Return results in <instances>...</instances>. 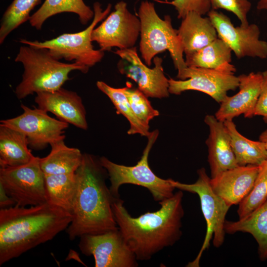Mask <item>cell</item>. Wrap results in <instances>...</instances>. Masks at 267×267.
I'll return each mask as SVG.
<instances>
[{
    "mask_svg": "<svg viewBox=\"0 0 267 267\" xmlns=\"http://www.w3.org/2000/svg\"><path fill=\"white\" fill-rule=\"evenodd\" d=\"M238 77V92L233 96H227L215 113V117L220 121L233 120L242 114L247 118L254 116L263 82L262 72H251Z\"/></svg>",
    "mask_w": 267,
    "mask_h": 267,
    "instance_id": "16",
    "label": "cell"
},
{
    "mask_svg": "<svg viewBox=\"0 0 267 267\" xmlns=\"http://www.w3.org/2000/svg\"><path fill=\"white\" fill-rule=\"evenodd\" d=\"M77 189L72 211L73 219L66 229L69 238L84 234H101L118 228L112 206L115 197L107 185L108 177L99 158L84 153L76 172Z\"/></svg>",
    "mask_w": 267,
    "mask_h": 267,
    "instance_id": "3",
    "label": "cell"
},
{
    "mask_svg": "<svg viewBox=\"0 0 267 267\" xmlns=\"http://www.w3.org/2000/svg\"><path fill=\"white\" fill-rule=\"evenodd\" d=\"M14 61L22 63L24 69L22 81L15 90L19 99L34 93L58 90L70 79L71 71L87 73L89 70L76 62H61L46 48L26 44L20 46Z\"/></svg>",
    "mask_w": 267,
    "mask_h": 267,
    "instance_id": "4",
    "label": "cell"
},
{
    "mask_svg": "<svg viewBox=\"0 0 267 267\" xmlns=\"http://www.w3.org/2000/svg\"><path fill=\"white\" fill-rule=\"evenodd\" d=\"M232 50L218 38L199 50L185 55L187 67L216 69L234 74L236 68L231 63Z\"/></svg>",
    "mask_w": 267,
    "mask_h": 267,
    "instance_id": "22",
    "label": "cell"
},
{
    "mask_svg": "<svg viewBox=\"0 0 267 267\" xmlns=\"http://www.w3.org/2000/svg\"><path fill=\"white\" fill-rule=\"evenodd\" d=\"M165 3L174 6L178 19H182L189 12H195L204 15L211 9L209 0H173L165 1Z\"/></svg>",
    "mask_w": 267,
    "mask_h": 267,
    "instance_id": "33",
    "label": "cell"
},
{
    "mask_svg": "<svg viewBox=\"0 0 267 267\" xmlns=\"http://www.w3.org/2000/svg\"><path fill=\"white\" fill-rule=\"evenodd\" d=\"M198 178L193 183H184L172 179L173 186L179 190L198 195L201 208L206 223V232L202 247L195 259L186 266L198 267L203 252L210 246L213 239V245L219 248L224 242L225 232L224 226L225 217L230 207L213 190L206 170L201 168L197 170Z\"/></svg>",
    "mask_w": 267,
    "mask_h": 267,
    "instance_id": "8",
    "label": "cell"
},
{
    "mask_svg": "<svg viewBox=\"0 0 267 267\" xmlns=\"http://www.w3.org/2000/svg\"><path fill=\"white\" fill-rule=\"evenodd\" d=\"M259 169V165H249L227 170L211 178V187L230 207L239 204L252 189Z\"/></svg>",
    "mask_w": 267,
    "mask_h": 267,
    "instance_id": "18",
    "label": "cell"
},
{
    "mask_svg": "<svg viewBox=\"0 0 267 267\" xmlns=\"http://www.w3.org/2000/svg\"><path fill=\"white\" fill-rule=\"evenodd\" d=\"M159 134L158 130L150 132L148 142L140 159L133 166L115 163L105 157L99 158L102 166L107 172L112 194L120 197L119 189L124 184H132L147 188L154 200L158 203L172 197L176 188L172 183V178L167 179L157 176L148 163L150 151Z\"/></svg>",
    "mask_w": 267,
    "mask_h": 267,
    "instance_id": "6",
    "label": "cell"
},
{
    "mask_svg": "<svg viewBox=\"0 0 267 267\" xmlns=\"http://www.w3.org/2000/svg\"><path fill=\"white\" fill-rule=\"evenodd\" d=\"M40 157L16 167L0 168V184L20 207L35 206L46 202L45 175L41 169Z\"/></svg>",
    "mask_w": 267,
    "mask_h": 267,
    "instance_id": "9",
    "label": "cell"
},
{
    "mask_svg": "<svg viewBox=\"0 0 267 267\" xmlns=\"http://www.w3.org/2000/svg\"><path fill=\"white\" fill-rule=\"evenodd\" d=\"M203 16L189 12L182 19L178 32L185 55L200 50L218 38L209 18Z\"/></svg>",
    "mask_w": 267,
    "mask_h": 267,
    "instance_id": "20",
    "label": "cell"
},
{
    "mask_svg": "<svg viewBox=\"0 0 267 267\" xmlns=\"http://www.w3.org/2000/svg\"><path fill=\"white\" fill-rule=\"evenodd\" d=\"M176 80L169 79L170 94L178 95L193 90L202 92L221 103L228 96L229 90H235L239 86L238 77L234 74L216 69L187 67Z\"/></svg>",
    "mask_w": 267,
    "mask_h": 267,
    "instance_id": "12",
    "label": "cell"
},
{
    "mask_svg": "<svg viewBox=\"0 0 267 267\" xmlns=\"http://www.w3.org/2000/svg\"><path fill=\"white\" fill-rule=\"evenodd\" d=\"M63 12H71L79 16L80 22L86 25L94 17V11L83 0H45L29 20L31 26L41 30L49 17Z\"/></svg>",
    "mask_w": 267,
    "mask_h": 267,
    "instance_id": "25",
    "label": "cell"
},
{
    "mask_svg": "<svg viewBox=\"0 0 267 267\" xmlns=\"http://www.w3.org/2000/svg\"><path fill=\"white\" fill-rule=\"evenodd\" d=\"M38 108L55 115L62 121L84 130L88 129L86 111L82 98L75 91L60 88L36 93Z\"/></svg>",
    "mask_w": 267,
    "mask_h": 267,
    "instance_id": "17",
    "label": "cell"
},
{
    "mask_svg": "<svg viewBox=\"0 0 267 267\" xmlns=\"http://www.w3.org/2000/svg\"><path fill=\"white\" fill-rule=\"evenodd\" d=\"M257 8L259 10H267V0H259L257 4Z\"/></svg>",
    "mask_w": 267,
    "mask_h": 267,
    "instance_id": "36",
    "label": "cell"
},
{
    "mask_svg": "<svg viewBox=\"0 0 267 267\" xmlns=\"http://www.w3.org/2000/svg\"><path fill=\"white\" fill-rule=\"evenodd\" d=\"M71 213L45 202L0 210V266L66 229Z\"/></svg>",
    "mask_w": 267,
    "mask_h": 267,
    "instance_id": "2",
    "label": "cell"
},
{
    "mask_svg": "<svg viewBox=\"0 0 267 267\" xmlns=\"http://www.w3.org/2000/svg\"><path fill=\"white\" fill-rule=\"evenodd\" d=\"M22 114L0 121L1 125L19 131L27 138L29 146L34 150H42L48 145L64 140L65 130L69 124L53 118L47 112L38 108H30L21 104Z\"/></svg>",
    "mask_w": 267,
    "mask_h": 267,
    "instance_id": "10",
    "label": "cell"
},
{
    "mask_svg": "<svg viewBox=\"0 0 267 267\" xmlns=\"http://www.w3.org/2000/svg\"><path fill=\"white\" fill-rule=\"evenodd\" d=\"M28 146L24 134L0 125V167L19 166L30 162L35 156Z\"/></svg>",
    "mask_w": 267,
    "mask_h": 267,
    "instance_id": "23",
    "label": "cell"
},
{
    "mask_svg": "<svg viewBox=\"0 0 267 267\" xmlns=\"http://www.w3.org/2000/svg\"><path fill=\"white\" fill-rule=\"evenodd\" d=\"M111 7L109 3L103 10L100 3L95 2L93 20L86 29L81 32L64 33L43 42L20 39L19 42L35 47L46 48L57 60L64 59L68 61H74L89 69L99 62L104 55V51L94 49L91 44V34L97 23L109 14Z\"/></svg>",
    "mask_w": 267,
    "mask_h": 267,
    "instance_id": "7",
    "label": "cell"
},
{
    "mask_svg": "<svg viewBox=\"0 0 267 267\" xmlns=\"http://www.w3.org/2000/svg\"><path fill=\"white\" fill-rule=\"evenodd\" d=\"M122 89L135 116L146 128L149 130V122L159 115V111L152 106L148 97L138 89L133 88L131 83H127V86Z\"/></svg>",
    "mask_w": 267,
    "mask_h": 267,
    "instance_id": "31",
    "label": "cell"
},
{
    "mask_svg": "<svg viewBox=\"0 0 267 267\" xmlns=\"http://www.w3.org/2000/svg\"><path fill=\"white\" fill-rule=\"evenodd\" d=\"M140 21L139 51L147 66H150L156 55L168 50L178 75L187 66L183 58V48L178 30L173 28L169 15L163 19L158 15L154 4L148 0L141 2L138 13Z\"/></svg>",
    "mask_w": 267,
    "mask_h": 267,
    "instance_id": "5",
    "label": "cell"
},
{
    "mask_svg": "<svg viewBox=\"0 0 267 267\" xmlns=\"http://www.w3.org/2000/svg\"><path fill=\"white\" fill-rule=\"evenodd\" d=\"M207 15L218 38L226 43L237 58H267V42L260 39L261 32L257 24L235 26L227 15L212 9Z\"/></svg>",
    "mask_w": 267,
    "mask_h": 267,
    "instance_id": "13",
    "label": "cell"
},
{
    "mask_svg": "<svg viewBox=\"0 0 267 267\" xmlns=\"http://www.w3.org/2000/svg\"><path fill=\"white\" fill-rule=\"evenodd\" d=\"M50 153L40 158V164L44 175L75 173L80 167L83 157L81 151L67 146L64 140L52 143Z\"/></svg>",
    "mask_w": 267,
    "mask_h": 267,
    "instance_id": "24",
    "label": "cell"
},
{
    "mask_svg": "<svg viewBox=\"0 0 267 267\" xmlns=\"http://www.w3.org/2000/svg\"><path fill=\"white\" fill-rule=\"evenodd\" d=\"M259 140L265 143L267 151V129L263 131L259 136Z\"/></svg>",
    "mask_w": 267,
    "mask_h": 267,
    "instance_id": "37",
    "label": "cell"
},
{
    "mask_svg": "<svg viewBox=\"0 0 267 267\" xmlns=\"http://www.w3.org/2000/svg\"><path fill=\"white\" fill-rule=\"evenodd\" d=\"M46 202L72 214L77 189V179L74 174L45 175Z\"/></svg>",
    "mask_w": 267,
    "mask_h": 267,
    "instance_id": "27",
    "label": "cell"
},
{
    "mask_svg": "<svg viewBox=\"0 0 267 267\" xmlns=\"http://www.w3.org/2000/svg\"><path fill=\"white\" fill-rule=\"evenodd\" d=\"M261 90L254 111V116H261L267 123V70L262 72Z\"/></svg>",
    "mask_w": 267,
    "mask_h": 267,
    "instance_id": "34",
    "label": "cell"
},
{
    "mask_svg": "<svg viewBox=\"0 0 267 267\" xmlns=\"http://www.w3.org/2000/svg\"><path fill=\"white\" fill-rule=\"evenodd\" d=\"M183 192L179 190L159 203L160 208L133 217L117 198L112 206L115 221L122 237L137 261H148L163 249L174 245L182 235Z\"/></svg>",
    "mask_w": 267,
    "mask_h": 267,
    "instance_id": "1",
    "label": "cell"
},
{
    "mask_svg": "<svg viewBox=\"0 0 267 267\" xmlns=\"http://www.w3.org/2000/svg\"><path fill=\"white\" fill-rule=\"evenodd\" d=\"M115 53L122 59L118 64L120 72L134 81L147 97L162 98L169 96V79L164 75L161 58L155 56L153 59L154 67L150 68L141 60L136 47L118 49Z\"/></svg>",
    "mask_w": 267,
    "mask_h": 267,
    "instance_id": "15",
    "label": "cell"
},
{
    "mask_svg": "<svg viewBox=\"0 0 267 267\" xmlns=\"http://www.w3.org/2000/svg\"><path fill=\"white\" fill-rule=\"evenodd\" d=\"M15 202L5 192L2 185L0 184V208L4 209L13 206Z\"/></svg>",
    "mask_w": 267,
    "mask_h": 267,
    "instance_id": "35",
    "label": "cell"
},
{
    "mask_svg": "<svg viewBox=\"0 0 267 267\" xmlns=\"http://www.w3.org/2000/svg\"><path fill=\"white\" fill-rule=\"evenodd\" d=\"M230 137L231 144L238 166L260 165L267 160L265 143L250 140L237 130L233 120L224 122Z\"/></svg>",
    "mask_w": 267,
    "mask_h": 267,
    "instance_id": "26",
    "label": "cell"
},
{
    "mask_svg": "<svg viewBox=\"0 0 267 267\" xmlns=\"http://www.w3.org/2000/svg\"><path fill=\"white\" fill-rule=\"evenodd\" d=\"M79 247L84 255L93 256L95 267H136L134 252L125 243L119 229L80 237Z\"/></svg>",
    "mask_w": 267,
    "mask_h": 267,
    "instance_id": "14",
    "label": "cell"
},
{
    "mask_svg": "<svg viewBox=\"0 0 267 267\" xmlns=\"http://www.w3.org/2000/svg\"><path fill=\"white\" fill-rule=\"evenodd\" d=\"M41 0H13L4 12L0 22V44L21 24L29 20L30 13Z\"/></svg>",
    "mask_w": 267,
    "mask_h": 267,
    "instance_id": "29",
    "label": "cell"
},
{
    "mask_svg": "<svg viewBox=\"0 0 267 267\" xmlns=\"http://www.w3.org/2000/svg\"><path fill=\"white\" fill-rule=\"evenodd\" d=\"M114 8L91 34L92 42L103 51L114 47L119 49L134 47L140 35V20L128 10L126 2H118Z\"/></svg>",
    "mask_w": 267,
    "mask_h": 267,
    "instance_id": "11",
    "label": "cell"
},
{
    "mask_svg": "<svg viewBox=\"0 0 267 267\" xmlns=\"http://www.w3.org/2000/svg\"><path fill=\"white\" fill-rule=\"evenodd\" d=\"M204 122L209 130L206 143L208 147V160L211 178L238 166L231 144L230 137L224 122L215 116L207 115Z\"/></svg>",
    "mask_w": 267,
    "mask_h": 267,
    "instance_id": "19",
    "label": "cell"
},
{
    "mask_svg": "<svg viewBox=\"0 0 267 267\" xmlns=\"http://www.w3.org/2000/svg\"><path fill=\"white\" fill-rule=\"evenodd\" d=\"M211 9L218 10L222 9L233 13L239 20L241 25L249 24L247 14L251 8L249 0H209Z\"/></svg>",
    "mask_w": 267,
    "mask_h": 267,
    "instance_id": "32",
    "label": "cell"
},
{
    "mask_svg": "<svg viewBox=\"0 0 267 267\" xmlns=\"http://www.w3.org/2000/svg\"><path fill=\"white\" fill-rule=\"evenodd\" d=\"M267 199V160L259 165L258 176L249 194L238 204L239 219L249 215Z\"/></svg>",
    "mask_w": 267,
    "mask_h": 267,
    "instance_id": "30",
    "label": "cell"
},
{
    "mask_svg": "<svg viewBox=\"0 0 267 267\" xmlns=\"http://www.w3.org/2000/svg\"><path fill=\"white\" fill-rule=\"evenodd\" d=\"M224 229L225 233L238 232L252 235L258 245L260 259H267V199L247 216L236 221L226 220Z\"/></svg>",
    "mask_w": 267,
    "mask_h": 267,
    "instance_id": "21",
    "label": "cell"
},
{
    "mask_svg": "<svg viewBox=\"0 0 267 267\" xmlns=\"http://www.w3.org/2000/svg\"><path fill=\"white\" fill-rule=\"evenodd\" d=\"M96 86L111 100L117 113L122 114L129 122L130 128L128 131L129 134H138L142 136H148L150 134L149 130L142 125L134 115L122 88H113L102 81H97Z\"/></svg>",
    "mask_w": 267,
    "mask_h": 267,
    "instance_id": "28",
    "label": "cell"
}]
</instances>
